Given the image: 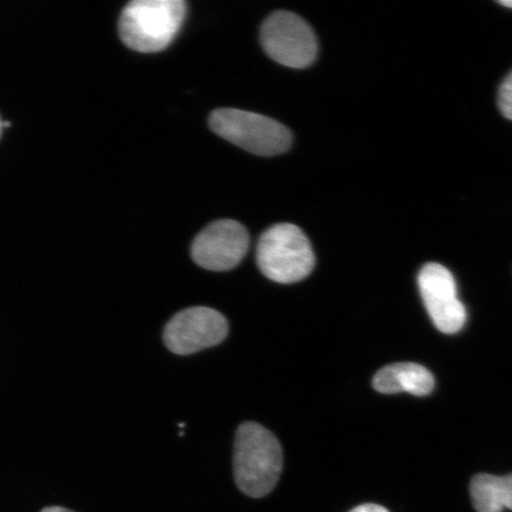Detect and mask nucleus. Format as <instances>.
<instances>
[{
  "instance_id": "2",
  "label": "nucleus",
  "mask_w": 512,
  "mask_h": 512,
  "mask_svg": "<svg viewBox=\"0 0 512 512\" xmlns=\"http://www.w3.org/2000/svg\"><path fill=\"white\" fill-rule=\"evenodd\" d=\"M187 9L183 0H136L127 4L119 19L121 41L138 53H158L175 40Z\"/></svg>"
},
{
  "instance_id": "10",
  "label": "nucleus",
  "mask_w": 512,
  "mask_h": 512,
  "mask_svg": "<svg viewBox=\"0 0 512 512\" xmlns=\"http://www.w3.org/2000/svg\"><path fill=\"white\" fill-rule=\"evenodd\" d=\"M470 492L478 512L512 510V475L497 477L480 473L472 479Z\"/></svg>"
},
{
  "instance_id": "13",
  "label": "nucleus",
  "mask_w": 512,
  "mask_h": 512,
  "mask_svg": "<svg viewBox=\"0 0 512 512\" xmlns=\"http://www.w3.org/2000/svg\"><path fill=\"white\" fill-rule=\"evenodd\" d=\"M42 512H73V511L64 509L61 507H50V508L44 509Z\"/></svg>"
},
{
  "instance_id": "14",
  "label": "nucleus",
  "mask_w": 512,
  "mask_h": 512,
  "mask_svg": "<svg viewBox=\"0 0 512 512\" xmlns=\"http://www.w3.org/2000/svg\"><path fill=\"white\" fill-rule=\"evenodd\" d=\"M498 3L503 6H507V8L512 9V0H501V2Z\"/></svg>"
},
{
  "instance_id": "15",
  "label": "nucleus",
  "mask_w": 512,
  "mask_h": 512,
  "mask_svg": "<svg viewBox=\"0 0 512 512\" xmlns=\"http://www.w3.org/2000/svg\"><path fill=\"white\" fill-rule=\"evenodd\" d=\"M2 132H3V123H2V120H0V138H2Z\"/></svg>"
},
{
  "instance_id": "3",
  "label": "nucleus",
  "mask_w": 512,
  "mask_h": 512,
  "mask_svg": "<svg viewBox=\"0 0 512 512\" xmlns=\"http://www.w3.org/2000/svg\"><path fill=\"white\" fill-rule=\"evenodd\" d=\"M256 264L274 283L294 284L309 277L316 259L302 229L291 223H279L261 235Z\"/></svg>"
},
{
  "instance_id": "7",
  "label": "nucleus",
  "mask_w": 512,
  "mask_h": 512,
  "mask_svg": "<svg viewBox=\"0 0 512 512\" xmlns=\"http://www.w3.org/2000/svg\"><path fill=\"white\" fill-rule=\"evenodd\" d=\"M249 235L241 223L220 220L209 224L192 242V259L198 266L214 272L233 270L245 258Z\"/></svg>"
},
{
  "instance_id": "11",
  "label": "nucleus",
  "mask_w": 512,
  "mask_h": 512,
  "mask_svg": "<svg viewBox=\"0 0 512 512\" xmlns=\"http://www.w3.org/2000/svg\"><path fill=\"white\" fill-rule=\"evenodd\" d=\"M498 107L503 117L512 120V72L499 88Z\"/></svg>"
},
{
  "instance_id": "9",
  "label": "nucleus",
  "mask_w": 512,
  "mask_h": 512,
  "mask_svg": "<svg viewBox=\"0 0 512 512\" xmlns=\"http://www.w3.org/2000/svg\"><path fill=\"white\" fill-rule=\"evenodd\" d=\"M434 384L431 371L412 362L390 364L377 371L373 380L374 388L382 394L427 396L433 392Z\"/></svg>"
},
{
  "instance_id": "6",
  "label": "nucleus",
  "mask_w": 512,
  "mask_h": 512,
  "mask_svg": "<svg viewBox=\"0 0 512 512\" xmlns=\"http://www.w3.org/2000/svg\"><path fill=\"white\" fill-rule=\"evenodd\" d=\"M228 322L210 307L196 306L178 312L165 326L164 342L177 355H191L215 347L228 335Z\"/></svg>"
},
{
  "instance_id": "5",
  "label": "nucleus",
  "mask_w": 512,
  "mask_h": 512,
  "mask_svg": "<svg viewBox=\"0 0 512 512\" xmlns=\"http://www.w3.org/2000/svg\"><path fill=\"white\" fill-rule=\"evenodd\" d=\"M260 40L272 60L288 68L303 69L315 62V32L302 17L288 11L274 12L262 24Z\"/></svg>"
},
{
  "instance_id": "4",
  "label": "nucleus",
  "mask_w": 512,
  "mask_h": 512,
  "mask_svg": "<svg viewBox=\"0 0 512 512\" xmlns=\"http://www.w3.org/2000/svg\"><path fill=\"white\" fill-rule=\"evenodd\" d=\"M209 126L217 136L256 156L283 155L293 142L291 131L279 121L236 108L214 111Z\"/></svg>"
},
{
  "instance_id": "8",
  "label": "nucleus",
  "mask_w": 512,
  "mask_h": 512,
  "mask_svg": "<svg viewBox=\"0 0 512 512\" xmlns=\"http://www.w3.org/2000/svg\"><path fill=\"white\" fill-rule=\"evenodd\" d=\"M419 290L435 328L443 334H457L466 322L465 306L458 299L453 275L440 264H427L418 277Z\"/></svg>"
},
{
  "instance_id": "12",
  "label": "nucleus",
  "mask_w": 512,
  "mask_h": 512,
  "mask_svg": "<svg viewBox=\"0 0 512 512\" xmlns=\"http://www.w3.org/2000/svg\"><path fill=\"white\" fill-rule=\"evenodd\" d=\"M350 512H389L386 508L381 507L377 504H363L360 507L351 510Z\"/></svg>"
},
{
  "instance_id": "1",
  "label": "nucleus",
  "mask_w": 512,
  "mask_h": 512,
  "mask_svg": "<svg viewBox=\"0 0 512 512\" xmlns=\"http://www.w3.org/2000/svg\"><path fill=\"white\" fill-rule=\"evenodd\" d=\"M283 448L275 435L256 422H245L236 432L234 477L249 497H264L277 486L283 471Z\"/></svg>"
}]
</instances>
